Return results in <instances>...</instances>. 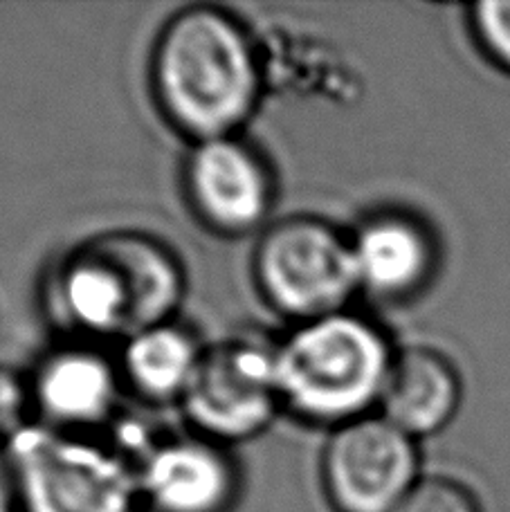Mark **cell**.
<instances>
[{"instance_id":"obj_9","label":"cell","mask_w":510,"mask_h":512,"mask_svg":"<svg viewBox=\"0 0 510 512\" xmlns=\"http://www.w3.org/2000/svg\"><path fill=\"white\" fill-rule=\"evenodd\" d=\"M138 483L156 512H225L236 492V470L221 443L196 434L153 445L138 468Z\"/></svg>"},{"instance_id":"obj_8","label":"cell","mask_w":510,"mask_h":512,"mask_svg":"<svg viewBox=\"0 0 510 512\" xmlns=\"http://www.w3.org/2000/svg\"><path fill=\"white\" fill-rule=\"evenodd\" d=\"M182 180L196 216L223 236L259 230L275 203L266 160L239 135L191 144Z\"/></svg>"},{"instance_id":"obj_3","label":"cell","mask_w":510,"mask_h":512,"mask_svg":"<svg viewBox=\"0 0 510 512\" xmlns=\"http://www.w3.org/2000/svg\"><path fill=\"white\" fill-rule=\"evenodd\" d=\"M394 355L380 328L349 310L297 324L275 346L281 402L322 425L369 416L380 405Z\"/></svg>"},{"instance_id":"obj_10","label":"cell","mask_w":510,"mask_h":512,"mask_svg":"<svg viewBox=\"0 0 510 512\" xmlns=\"http://www.w3.org/2000/svg\"><path fill=\"white\" fill-rule=\"evenodd\" d=\"M358 286L382 299H403L421 290L434 268V241L421 221L382 212L364 218L351 236Z\"/></svg>"},{"instance_id":"obj_2","label":"cell","mask_w":510,"mask_h":512,"mask_svg":"<svg viewBox=\"0 0 510 512\" xmlns=\"http://www.w3.org/2000/svg\"><path fill=\"white\" fill-rule=\"evenodd\" d=\"M185 272L167 245L140 232H108L81 245L52 274L50 310L70 331L122 337L173 322Z\"/></svg>"},{"instance_id":"obj_16","label":"cell","mask_w":510,"mask_h":512,"mask_svg":"<svg viewBox=\"0 0 510 512\" xmlns=\"http://www.w3.org/2000/svg\"><path fill=\"white\" fill-rule=\"evenodd\" d=\"M32 391L16 371L0 367V441L5 445L27 427Z\"/></svg>"},{"instance_id":"obj_7","label":"cell","mask_w":510,"mask_h":512,"mask_svg":"<svg viewBox=\"0 0 510 512\" xmlns=\"http://www.w3.org/2000/svg\"><path fill=\"white\" fill-rule=\"evenodd\" d=\"M322 474L338 512H391L418 481L414 438L385 416L355 418L335 427Z\"/></svg>"},{"instance_id":"obj_11","label":"cell","mask_w":510,"mask_h":512,"mask_svg":"<svg viewBox=\"0 0 510 512\" xmlns=\"http://www.w3.org/2000/svg\"><path fill=\"white\" fill-rule=\"evenodd\" d=\"M32 400L59 429L99 425L113 414L120 396V371L88 346H66L39 364Z\"/></svg>"},{"instance_id":"obj_6","label":"cell","mask_w":510,"mask_h":512,"mask_svg":"<svg viewBox=\"0 0 510 512\" xmlns=\"http://www.w3.org/2000/svg\"><path fill=\"white\" fill-rule=\"evenodd\" d=\"M180 402L198 434L216 443L261 434L284 405L275 346L250 337L209 346Z\"/></svg>"},{"instance_id":"obj_4","label":"cell","mask_w":510,"mask_h":512,"mask_svg":"<svg viewBox=\"0 0 510 512\" xmlns=\"http://www.w3.org/2000/svg\"><path fill=\"white\" fill-rule=\"evenodd\" d=\"M25 512H133L138 468L70 432L27 425L5 445Z\"/></svg>"},{"instance_id":"obj_13","label":"cell","mask_w":510,"mask_h":512,"mask_svg":"<svg viewBox=\"0 0 510 512\" xmlns=\"http://www.w3.org/2000/svg\"><path fill=\"white\" fill-rule=\"evenodd\" d=\"M194 335L176 322L151 326L124 344L122 376L153 402L182 400L203 358Z\"/></svg>"},{"instance_id":"obj_12","label":"cell","mask_w":510,"mask_h":512,"mask_svg":"<svg viewBox=\"0 0 510 512\" xmlns=\"http://www.w3.org/2000/svg\"><path fill=\"white\" fill-rule=\"evenodd\" d=\"M459 400V376L448 358L432 349H407L394 355L378 407L391 425L416 438L448 425Z\"/></svg>"},{"instance_id":"obj_15","label":"cell","mask_w":510,"mask_h":512,"mask_svg":"<svg viewBox=\"0 0 510 512\" xmlns=\"http://www.w3.org/2000/svg\"><path fill=\"white\" fill-rule=\"evenodd\" d=\"M479 41L510 70V0H486L475 7Z\"/></svg>"},{"instance_id":"obj_1","label":"cell","mask_w":510,"mask_h":512,"mask_svg":"<svg viewBox=\"0 0 510 512\" xmlns=\"http://www.w3.org/2000/svg\"><path fill=\"white\" fill-rule=\"evenodd\" d=\"M151 86L169 124L194 144L239 135L259 106L263 72L250 34L232 14L194 5L162 27Z\"/></svg>"},{"instance_id":"obj_14","label":"cell","mask_w":510,"mask_h":512,"mask_svg":"<svg viewBox=\"0 0 510 512\" xmlns=\"http://www.w3.org/2000/svg\"><path fill=\"white\" fill-rule=\"evenodd\" d=\"M391 512H481L477 499L450 479H418Z\"/></svg>"},{"instance_id":"obj_17","label":"cell","mask_w":510,"mask_h":512,"mask_svg":"<svg viewBox=\"0 0 510 512\" xmlns=\"http://www.w3.org/2000/svg\"><path fill=\"white\" fill-rule=\"evenodd\" d=\"M16 504L18 495L12 465H9L7 454L0 452V512H14Z\"/></svg>"},{"instance_id":"obj_5","label":"cell","mask_w":510,"mask_h":512,"mask_svg":"<svg viewBox=\"0 0 510 512\" xmlns=\"http://www.w3.org/2000/svg\"><path fill=\"white\" fill-rule=\"evenodd\" d=\"M254 277L268 304L297 324L342 313L360 290L351 239L315 216L270 225L254 252Z\"/></svg>"}]
</instances>
